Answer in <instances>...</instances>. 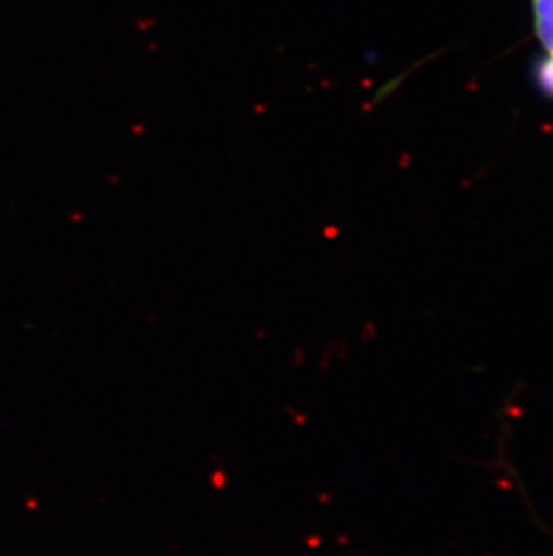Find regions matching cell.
I'll use <instances>...</instances> for the list:
<instances>
[{"instance_id": "1", "label": "cell", "mask_w": 553, "mask_h": 556, "mask_svg": "<svg viewBox=\"0 0 553 556\" xmlns=\"http://www.w3.org/2000/svg\"><path fill=\"white\" fill-rule=\"evenodd\" d=\"M533 29L539 42L553 53V0H532Z\"/></svg>"}, {"instance_id": "2", "label": "cell", "mask_w": 553, "mask_h": 556, "mask_svg": "<svg viewBox=\"0 0 553 556\" xmlns=\"http://www.w3.org/2000/svg\"><path fill=\"white\" fill-rule=\"evenodd\" d=\"M533 79L544 96L553 98V53L546 54L541 62H538L533 71Z\"/></svg>"}]
</instances>
